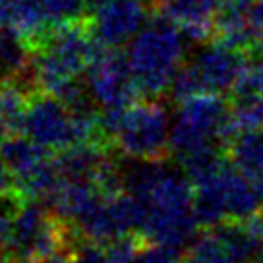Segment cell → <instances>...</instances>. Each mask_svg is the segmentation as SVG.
Returning a JSON list of instances; mask_svg holds the SVG:
<instances>
[{"label": "cell", "mask_w": 263, "mask_h": 263, "mask_svg": "<svg viewBox=\"0 0 263 263\" xmlns=\"http://www.w3.org/2000/svg\"><path fill=\"white\" fill-rule=\"evenodd\" d=\"M91 0H45V16L49 29L87 20Z\"/></svg>", "instance_id": "obj_17"}, {"label": "cell", "mask_w": 263, "mask_h": 263, "mask_svg": "<svg viewBox=\"0 0 263 263\" xmlns=\"http://www.w3.org/2000/svg\"><path fill=\"white\" fill-rule=\"evenodd\" d=\"M0 263H14V259H12L8 254V250L2 246H0Z\"/></svg>", "instance_id": "obj_23"}, {"label": "cell", "mask_w": 263, "mask_h": 263, "mask_svg": "<svg viewBox=\"0 0 263 263\" xmlns=\"http://www.w3.org/2000/svg\"><path fill=\"white\" fill-rule=\"evenodd\" d=\"M182 37L171 20L155 14L130 41L126 54L141 99H161L171 91L174 76L184 64Z\"/></svg>", "instance_id": "obj_2"}, {"label": "cell", "mask_w": 263, "mask_h": 263, "mask_svg": "<svg viewBox=\"0 0 263 263\" xmlns=\"http://www.w3.org/2000/svg\"><path fill=\"white\" fill-rule=\"evenodd\" d=\"M180 263H236V259L213 229H201L184 250Z\"/></svg>", "instance_id": "obj_15"}, {"label": "cell", "mask_w": 263, "mask_h": 263, "mask_svg": "<svg viewBox=\"0 0 263 263\" xmlns=\"http://www.w3.org/2000/svg\"><path fill=\"white\" fill-rule=\"evenodd\" d=\"M80 236L70 222L54 213L39 199H24L8 242L12 259L24 263H41L50 255L72 250Z\"/></svg>", "instance_id": "obj_3"}, {"label": "cell", "mask_w": 263, "mask_h": 263, "mask_svg": "<svg viewBox=\"0 0 263 263\" xmlns=\"http://www.w3.org/2000/svg\"><path fill=\"white\" fill-rule=\"evenodd\" d=\"M246 50L230 49L213 43L199 50L194 60L186 62L196 78L201 93H230L238 80L242 68L246 64Z\"/></svg>", "instance_id": "obj_7"}, {"label": "cell", "mask_w": 263, "mask_h": 263, "mask_svg": "<svg viewBox=\"0 0 263 263\" xmlns=\"http://www.w3.org/2000/svg\"><path fill=\"white\" fill-rule=\"evenodd\" d=\"M85 87L91 101L101 110L130 107L141 99L138 83L134 80L128 54L118 47H99L97 57L85 72Z\"/></svg>", "instance_id": "obj_5"}, {"label": "cell", "mask_w": 263, "mask_h": 263, "mask_svg": "<svg viewBox=\"0 0 263 263\" xmlns=\"http://www.w3.org/2000/svg\"><path fill=\"white\" fill-rule=\"evenodd\" d=\"M103 2H107V0H91V6H93V8H95V6H97V4H103Z\"/></svg>", "instance_id": "obj_25"}, {"label": "cell", "mask_w": 263, "mask_h": 263, "mask_svg": "<svg viewBox=\"0 0 263 263\" xmlns=\"http://www.w3.org/2000/svg\"><path fill=\"white\" fill-rule=\"evenodd\" d=\"M12 190H17L16 188V176L12 173V168L8 166V163L2 159L0 155V194H4V192H12Z\"/></svg>", "instance_id": "obj_20"}, {"label": "cell", "mask_w": 263, "mask_h": 263, "mask_svg": "<svg viewBox=\"0 0 263 263\" xmlns=\"http://www.w3.org/2000/svg\"><path fill=\"white\" fill-rule=\"evenodd\" d=\"M182 254L184 252L173 246L157 244V242H149L143 238V244L136 255V263H180Z\"/></svg>", "instance_id": "obj_18"}, {"label": "cell", "mask_w": 263, "mask_h": 263, "mask_svg": "<svg viewBox=\"0 0 263 263\" xmlns=\"http://www.w3.org/2000/svg\"><path fill=\"white\" fill-rule=\"evenodd\" d=\"M263 97V50H248L246 64L230 91V99Z\"/></svg>", "instance_id": "obj_16"}, {"label": "cell", "mask_w": 263, "mask_h": 263, "mask_svg": "<svg viewBox=\"0 0 263 263\" xmlns=\"http://www.w3.org/2000/svg\"><path fill=\"white\" fill-rule=\"evenodd\" d=\"M41 263H74V257H72L70 252H68V254H66V252H60V254H57V255L47 257V259Z\"/></svg>", "instance_id": "obj_21"}, {"label": "cell", "mask_w": 263, "mask_h": 263, "mask_svg": "<svg viewBox=\"0 0 263 263\" xmlns=\"http://www.w3.org/2000/svg\"><path fill=\"white\" fill-rule=\"evenodd\" d=\"M227 155L244 174H248L263 197V130L240 134L227 149Z\"/></svg>", "instance_id": "obj_14"}, {"label": "cell", "mask_w": 263, "mask_h": 263, "mask_svg": "<svg viewBox=\"0 0 263 263\" xmlns=\"http://www.w3.org/2000/svg\"><path fill=\"white\" fill-rule=\"evenodd\" d=\"M6 35H8V29L0 25V52H2V47H4V41H6Z\"/></svg>", "instance_id": "obj_24"}, {"label": "cell", "mask_w": 263, "mask_h": 263, "mask_svg": "<svg viewBox=\"0 0 263 263\" xmlns=\"http://www.w3.org/2000/svg\"><path fill=\"white\" fill-rule=\"evenodd\" d=\"M35 91L29 89V83L22 78H0V118L12 134H22L25 112Z\"/></svg>", "instance_id": "obj_13"}, {"label": "cell", "mask_w": 263, "mask_h": 263, "mask_svg": "<svg viewBox=\"0 0 263 263\" xmlns=\"http://www.w3.org/2000/svg\"><path fill=\"white\" fill-rule=\"evenodd\" d=\"M219 0H155L151 10L155 14L171 20L188 41H213L215 16Z\"/></svg>", "instance_id": "obj_8"}, {"label": "cell", "mask_w": 263, "mask_h": 263, "mask_svg": "<svg viewBox=\"0 0 263 263\" xmlns=\"http://www.w3.org/2000/svg\"><path fill=\"white\" fill-rule=\"evenodd\" d=\"M222 171L213 178L194 186V215L199 229H215L217 224L227 221V194Z\"/></svg>", "instance_id": "obj_12"}, {"label": "cell", "mask_w": 263, "mask_h": 263, "mask_svg": "<svg viewBox=\"0 0 263 263\" xmlns=\"http://www.w3.org/2000/svg\"><path fill=\"white\" fill-rule=\"evenodd\" d=\"M250 27H252V49L263 50V0H254L252 4Z\"/></svg>", "instance_id": "obj_19"}, {"label": "cell", "mask_w": 263, "mask_h": 263, "mask_svg": "<svg viewBox=\"0 0 263 263\" xmlns=\"http://www.w3.org/2000/svg\"><path fill=\"white\" fill-rule=\"evenodd\" d=\"M261 211H263V205H261Z\"/></svg>", "instance_id": "obj_26"}, {"label": "cell", "mask_w": 263, "mask_h": 263, "mask_svg": "<svg viewBox=\"0 0 263 263\" xmlns=\"http://www.w3.org/2000/svg\"><path fill=\"white\" fill-rule=\"evenodd\" d=\"M254 0H219L213 43L238 50H252L250 10Z\"/></svg>", "instance_id": "obj_10"}, {"label": "cell", "mask_w": 263, "mask_h": 263, "mask_svg": "<svg viewBox=\"0 0 263 263\" xmlns=\"http://www.w3.org/2000/svg\"><path fill=\"white\" fill-rule=\"evenodd\" d=\"M229 108L230 99H224L219 93H201L180 103L171 126L173 155L180 161L197 149L221 145V130Z\"/></svg>", "instance_id": "obj_4"}, {"label": "cell", "mask_w": 263, "mask_h": 263, "mask_svg": "<svg viewBox=\"0 0 263 263\" xmlns=\"http://www.w3.org/2000/svg\"><path fill=\"white\" fill-rule=\"evenodd\" d=\"M10 136H12V132H10V128L6 126V122L0 118V147L4 145V141L8 140Z\"/></svg>", "instance_id": "obj_22"}, {"label": "cell", "mask_w": 263, "mask_h": 263, "mask_svg": "<svg viewBox=\"0 0 263 263\" xmlns=\"http://www.w3.org/2000/svg\"><path fill=\"white\" fill-rule=\"evenodd\" d=\"M0 25L17 33L33 50L49 31L45 0H0Z\"/></svg>", "instance_id": "obj_9"}, {"label": "cell", "mask_w": 263, "mask_h": 263, "mask_svg": "<svg viewBox=\"0 0 263 263\" xmlns=\"http://www.w3.org/2000/svg\"><path fill=\"white\" fill-rule=\"evenodd\" d=\"M89 20L101 45L120 49L149 22V8L143 0H107L95 6Z\"/></svg>", "instance_id": "obj_6"}, {"label": "cell", "mask_w": 263, "mask_h": 263, "mask_svg": "<svg viewBox=\"0 0 263 263\" xmlns=\"http://www.w3.org/2000/svg\"><path fill=\"white\" fill-rule=\"evenodd\" d=\"M103 138L128 159L164 161L171 151L168 115L159 99H141L124 108H105L99 115Z\"/></svg>", "instance_id": "obj_1"}, {"label": "cell", "mask_w": 263, "mask_h": 263, "mask_svg": "<svg viewBox=\"0 0 263 263\" xmlns=\"http://www.w3.org/2000/svg\"><path fill=\"white\" fill-rule=\"evenodd\" d=\"M20 263H24V261H20Z\"/></svg>", "instance_id": "obj_27"}, {"label": "cell", "mask_w": 263, "mask_h": 263, "mask_svg": "<svg viewBox=\"0 0 263 263\" xmlns=\"http://www.w3.org/2000/svg\"><path fill=\"white\" fill-rule=\"evenodd\" d=\"M222 180L227 194V219L246 221L257 211H261L263 197L255 182L242 173L230 159L222 171Z\"/></svg>", "instance_id": "obj_11"}]
</instances>
